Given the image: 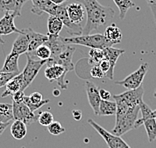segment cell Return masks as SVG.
Returning <instances> with one entry per match:
<instances>
[{
    "label": "cell",
    "mask_w": 156,
    "mask_h": 148,
    "mask_svg": "<svg viewBox=\"0 0 156 148\" xmlns=\"http://www.w3.org/2000/svg\"><path fill=\"white\" fill-rule=\"evenodd\" d=\"M76 2L83 4L87 14V21L82 33L84 35L105 26L115 15L112 7L102 5L97 0H77Z\"/></svg>",
    "instance_id": "cell-1"
},
{
    "label": "cell",
    "mask_w": 156,
    "mask_h": 148,
    "mask_svg": "<svg viewBox=\"0 0 156 148\" xmlns=\"http://www.w3.org/2000/svg\"><path fill=\"white\" fill-rule=\"evenodd\" d=\"M63 41L68 44L74 45H82V46L89 47L90 49H104L107 47L113 46V43L106 39L104 34H87V35H78L63 38Z\"/></svg>",
    "instance_id": "cell-2"
},
{
    "label": "cell",
    "mask_w": 156,
    "mask_h": 148,
    "mask_svg": "<svg viewBox=\"0 0 156 148\" xmlns=\"http://www.w3.org/2000/svg\"><path fill=\"white\" fill-rule=\"evenodd\" d=\"M147 70H148V63H142L136 71L131 73L130 75L125 77L123 80L117 81L116 84L125 87L127 90L137 89V88L143 85V80L145 74L147 73Z\"/></svg>",
    "instance_id": "cell-3"
},
{
    "label": "cell",
    "mask_w": 156,
    "mask_h": 148,
    "mask_svg": "<svg viewBox=\"0 0 156 148\" xmlns=\"http://www.w3.org/2000/svg\"><path fill=\"white\" fill-rule=\"evenodd\" d=\"M88 123L94 128V130L99 133L102 138L105 140L106 144L109 148H131L128 144H127L124 140L121 138V136L114 135L113 133L107 131L105 128L102 127L101 125H99L94 120H92L91 118L88 119Z\"/></svg>",
    "instance_id": "cell-4"
},
{
    "label": "cell",
    "mask_w": 156,
    "mask_h": 148,
    "mask_svg": "<svg viewBox=\"0 0 156 148\" xmlns=\"http://www.w3.org/2000/svg\"><path fill=\"white\" fill-rule=\"evenodd\" d=\"M27 56V55H26ZM47 61L44 60H38V59H34L30 56H27V63L22 72L23 76V85H22V91H24L26 88L33 82L35 77L37 76L39 70L43 66Z\"/></svg>",
    "instance_id": "cell-5"
},
{
    "label": "cell",
    "mask_w": 156,
    "mask_h": 148,
    "mask_svg": "<svg viewBox=\"0 0 156 148\" xmlns=\"http://www.w3.org/2000/svg\"><path fill=\"white\" fill-rule=\"evenodd\" d=\"M12 113L14 120H20L25 123L26 125L32 124L38 120V115H36L28 108L27 105L23 101L12 103Z\"/></svg>",
    "instance_id": "cell-6"
},
{
    "label": "cell",
    "mask_w": 156,
    "mask_h": 148,
    "mask_svg": "<svg viewBox=\"0 0 156 148\" xmlns=\"http://www.w3.org/2000/svg\"><path fill=\"white\" fill-rule=\"evenodd\" d=\"M76 50V46L74 44H68L67 47L63 50L61 53L58 54L57 56H54V57H51L49 60H47V65H52V64H59L63 66L67 71H71L75 66H74L73 62H72V57H73V53L74 51Z\"/></svg>",
    "instance_id": "cell-7"
},
{
    "label": "cell",
    "mask_w": 156,
    "mask_h": 148,
    "mask_svg": "<svg viewBox=\"0 0 156 148\" xmlns=\"http://www.w3.org/2000/svg\"><path fill=\"white\" fill-rule=\"evenodd\" d=\"M68 71L63 67V66L59 64H52V65H47V67L45 69V77L49 81H56L58 84V86L61 89H66L67 88V83L65 80L66 74Z\"/></svg>",
    "instance_id": "cell-8"
},
{
    "label": "cell",
    "mask_w": 156,
    "mask_h": 148,
    "mask_svg": "<svg viewBox=\"0 0 156 148\" xmlns=\"http://www.w3.org/2000/svg\"><path fill=\"white\" fill-rule=\"evenodd\" d=\"M56 17H58L64 24V26L67 29V33H69L72 36H78V35H82L83 33V27L79 25V24H76L72 22L70 20L68 14H67V10L66 7L63 5H58L57 10H56Z\"/></svg>",
    "instance_id": "cell-9"
},
{
    "label": "cell",
    "mask_w": 156,
    "mask_h": 148,
    "mask_svg": "<svg viewBox=\"0 0 156 148\" xmlns=\"http://www.w3.org/2000/svg\"><path fill=\"white\" fill-rule=\"evenodd\" d=\"M15 15L12 13L5 12L4 15L0 19V43L4 44V41L1 38L2 35H9L11 33H21V30L15 26L14 24V18Z\"/></svg>",
    "instance_id": "cell-10"
},
{
    "label": "cell",
    "mask_w": 156,
    "mask_h": 148,
    "mask_svg": "<svg viewBox=\"0 0 156 148\" xmlns=\"http://www.w3.org/2000/svg\"><path fill=\"white\" fill-rule=\"evenodd\" d=\"M85 90H86L88 102H89L92 110L94 111V113L98 115L99 114V105L101 102V97L99 94V88L95 85L93 82L87 80L85 82Z\"/></svg>",
    "instance_id": "cell-11"
},
{
    "label": "cell",
    "mask_w": 156,
    "mask_h": 148,
    "mask_svg": "<svg viewBox=\"0 0 156 148\" xmlns=\"http://www.w3.org/2000/svg\"><path fill=\"white\" fill-rule=\"evenodd\" d=\"M32 9L31 11L35 15L40 16L42 13H48L49 15L55 16L58 5H55L50 0H31Z\"/></svg>",
    "instance_id": "cell-12"
},
{
    "label": "cell",
    "mask_w": 156,
    "mask_h": 148,
    "mask_svg": "<svg viewBox=\"0 0 156 148\" xmlns=\"http://www.w3.org/2000/svg\"><path fill=\"white\" fill-rule=\"evenodd\" d=\"M24 31H25V33L28 36V39H29V46H28L27 53L34 52L39 46L44 45L49 38L48 34H41V33L35 32V31L33 29H31V28L24 29Z\"/></svg>",
    "instance_id": "cell-13"
},
{
    "label": "cell",
    "mask_w": 156,
    "mask_h": 148,
    "mask_svg": "<svg viewBox=\"0 0 156 148\" xmlns=\"http://www.w3.org/2000/svg\"><path fill=\"white\" fill-rule=\"evenodd\" d=\"M65 7L70 20L74 23L81 25L85 17V7L83 4H81L80 2H71L68 3Z\"/></svg>",
    "instance_id": "cell-14"
},
{
    "label": "cell",
    "mask_w": 156,
    "mask_h": 148,
    "mask_svg": "<svg viewBox=\"0 0 156 148\" xmlns=\"http://www.w3.org/2000/svg\"><path fill=\"white\" fill-rule=\"evenodd\" d=\"M28 0H0V10L3 12H9L16 17L21 15L23 5Z\"/></svg>",
    "instance_id": "cell-15"
},
{
    "label": "cell",
    "mask_w": 156,
    "mask_h": 148,
    "mask_svg": "<svg viewBox=\"0 0 156 148\" xmlns=\"http://www.w3.org/2000/svg\"><path fill=\"white\" fill-rule=\"evenodd\" d=\"M28 46H29V39H28L27 34L24 30H21V33L13 42L10 53L20 56L21 54L27 53Z\"/></svg>",
    "instance_id": "cell-16"
},
{
    "label": "cell",
    "mask_w": 156,
    "mask_h": 148,
    "mask_svg": "<svg viewBox=\"0 0 156 148\" xmlns=\"http://www.w3.org/2000/svg\"><path fill=\"white\" fill-rule=\"evenodd\" d=\"M125 50L124 49H117L114 48L113 46L111 47H107V48H104L103 49V54H104V59L108 60L109 63H110V66H111V69H110V73L107 78L112 80L113 79V74H114V68H115V65H116V62L118 60L119 56L122 55Z\"/></svg>",
    "instance_id": "cell-17"
},
{
    "label": "cell",
    "mask_w": 156,
    "mask_h": 148,
    "mask_svg": "<svg viewBox=\"0 0 156 148\" xmlns=\"http://www.w3.org/2000/svg\"><path fill=\"white\" fill-rule=\"evenodd\" d=\"M23 102L27 105L28 108L31 111L35 112L40 107L43 106V105L47 104L49 102V99H43V96H42V94L40 92H33L29 96H26L25 95Z\"/></svg>",
    "instance_id": "cell-18"
},
{
    "label": "cell",
    "mask_w": 156,
    "mask_h": 148,
    "mask_svg": "<svg viewBox=\"0 0 156 148\" xmlns=\"http://www.w3.org/2000/svg\"><path fill=\"white\" fill-rule=\"evenodd\" d=\"M23 85V76L22 73L15 75L11 80H9V82L6 84V88L4 90V92L1 94V97H6L8 95H13L16 92H18L22 89Z\"/></svg>",
    "instance_id": "cell-19"
},
{
    "label": "cell",
    "mask_w": 156,
    "mask_h": 148,
    "mask_svg": "<svg viewBox=\"0 0 156 148\" xmlns=\"http://www.w3.org/2000/svg\"><path fill=\"white\" fill-rule=\"evenodd\" d=\"M18 55H14L9 53L6 56L4 64H3L1 71L3 72H7V73H14L15 75H18L20 74V70L18 67Z\"/></svg>",
    "instance_id": "cell-20"
},
{
    "label": "cell",
    "mask_w": 156,
    "mask_h": 148,
    "mask_svg": "<svg viewBox=\"0 0 156 148\" xmlns=\"http://www.w3.org/2000/svg\"><path fill=\"white\" fill-rule=\"evenodd\" d=\"M10 132L14 139L22 140L27 134V125L20 120H13L10 127Z\"/></svg>",
    "instance_id": "cell-21"
},
{
    "label": "cell",
    "mask_w": 156,
    "mask_h": 148,
    "mask_svg": "<svg viewBox=\"0 0 156 148\" xmlns=\"http://www.w3.org/2000/svg\"><path fill=\"white\" fill-rule=\"evenodd\" d=\"M104 36L106 37V39L109 40L114 44L120 43L122 40V32L120 30V28L118 26H116L115 24H111L105 29Z\"/></svg>",
    "instance_id": "cell-22"
},
{
    "label": "cell",
    "mask_w": 156,
    "mask_h": 148,
    "mask_svg": "<svg viewBox=\"0 0 156 148\" xmlns=\"http://www.w3.org/2000/svg\"><path fill=\"white\" fill-rule=\"evenodd\" d=\"M117 111V105L115 101L111 100H101L99 105L98 116H111L115 115Z\"/></svg>",
    "instance_id": "cell-23"
},
{
    "label": "cell",
    "mask_w": 156,
    "mask_h": 148,
    "mask_svg": "<svg viewBox=\"0 0 156 148\" xmlns=\"http://www.w3.org/2000/svg\"><path fill=\"white\" fill-rule=\"evenodd\" d=\"M64 24L58 17L50 15L47 20V30L49 35H59Z\"/></svg>",
    "instance_id": "cell-24"
},
{
    "label": "cell",
    "mask_w": 156,
    "mask_h": 148,
    "mask_svg": "<svg viewBox=\"0 0 156 148\" xmlns=\"http://www.w3.org/2000/svg\"><path fill=\"white\" fill-rule=\"evenodd\" d=\"M27 56H30L34 59H38V60H44L47 61L51 58V50L47 45H41L39 46L34 52H31V53H26Z\"/></svg>",
    "instance_id": "cell-25"
},
{
    "label": "cell",
    "mask_w": 156,
    "mask_h": 148,
    "mask_svg": "<svg viewBox=\"0 0 156 148\" xmlns=\"http://www.w3.org/2000/svg\"><path fill=\"white\" fill-rule=\"evenodd\" d=\"M152 109L150 108V106L148 104L145 103L144 101L141 102L140 104V112H141V115L142 117L140 119H137L136 122H135V125H134V128H138L139 126H141L143 124V122L147 119L152 118Z\"/></svg>",
    "instance_id": "cell-26"
},
{
    "label": "cell",
    "mask_w": 156,
    "mask_h": 148,
    "mask_svg": "<svg viewBox=\"0 0 156 148\" xmlns=\"http://www.w3.org/2000/svg\"><path fill=\"white\" fill-rule=\"evenodd\" d=\"M116 6L118 7L119 10V18L124 19L126 16L127 11L131 8V7L135 6V3L132 2L131 0H113Z\"/></svg>",
    "instance_id": "cell-27"
},
{
    "label": "cell",
    "mask_w": 156,
    "mask_h": 148,
    "mask_svg": "<svg viewBox=\"0 0 156 148\" xmlns=\"http://www.w3.org/2000/svg\"><path fill=\"white\" fill-rule=\"evenodd\" d=\"M143 125L146 130L148 141L153 142L156 139V119L155 118H149L143 122Z\"/></svg>",
    "instance_id": "cell-28"
},
{
    "label": "cell",
    "mask_w": 156,
    "mask_h": 148,
    "mask_svg": "<svg viewBox=\"0 0 156 148\" xmlns=\"http://www.w3.org/2000/svg\"><path fill=\"white\" fill-rule=\"evenodd\" d=\"M12 120H14L13 113H12V104L6 103L4 107L0 108V122L9 123Z\"/></svg>",
    "instance_id": "cell-29"
},
{
    "label": "cell",
    "mask_w": 156,
    "mask_h": 148,
    "mask_svg": "<svg viewBox=\"0 0 156 148\" xmlns=\"http://www.w3.org/2000/svg\"><path fill=\"white\" fill-rule=\"evenodd\" d=\"M37 121L39 122L40 125L46 126V127H47L48 125H50L51 123L54 121V118H53V114L50 113L49 111H42L38 115Z\"/></svg>",
    "instance_id": "cell-30"
},
{
    "label": "cell",
    "mask_w": 156,
    "mask_h": 148,
    "mask_svg": "<svg viewBox=\"0 0 156 148\" xmlns=\"http://www.w3.org/2000/svg\"><path fill=\"white\" fill-rule=\"evenodd\" d=\"M47 129L50 134L52 135H60L63 132H65V128L61 125V123L58 121H53L50 125L47 126Z\"/></svg>",
    "instance_id": "cell-31"
},
{
    "label": "cell",
    "mask_w": 156,
    "mask_h": 148,
    "mask_svg": "<svg viewBox=\"0 0 156 148\" xmlns=\"http://www.w3.org/2000/svg\"><path fill=\"white\" fill-rule=\"evenodd\" d=\"M105 76H106L105 73L102 71L98 64L91 65V67L89 69V77H94V78L101 79V78H103V77H105Z\"/></svg>",
    "instance_id": "cell-32"
},
{
    "label": "cell",
    "mask_w": 156,
    "mask_h": 148,
    "mask_svg": "<svg viewBox=\"0 0 156 148\" xmlns=\"http://www.w3.org/2000/svg\"><path fill=\"white\" fill-rule=\"evenodd\" d=\"M14 76H15L14 73H7L0 70V88L6 86V84L9 82V80H11Z\"/></svg>",
    "instance_id": "cell-33"
},
{
    "label": "cell",
    "mask_w": 156,
    "mask_h": 148,
    "mask_svg": "<svg viewBox=\"0 0 156 148\" xmlns=\"http://www.w3.org/2000/svg\"><path fill=\"white\" fill-rule=\"evenodd\" d=\"M99 67L101 68V70L105 73L106 77H108L109 73H110V69H111V66H110V63H109L108 60H106V59H102V60L98 63Z\"/></svg>",
    "instance_id": "cell-34"
},
{
    "label": "cell",
    "mask_w": 156,
    "mask_h": 148,
    "mask_svg": "<svg viewBox=\"0 0 156 148\" xmlns=\"http://www.w3.org/2000/svg\"><path fill=\"white\" fill-rule=\"evenodd\" d=\"M145 1H146L147 5L150 7L151 12L153 14V17H154L155 25H156V0H145Z\"/></svg>",
    "instance_id": "cell-35"
},
{
    "label": "cell",
    "mask_w": 156,
    "mask_h": 148,
    "mask_svg": "<svg viewBox=\"0 0 156 148\" xmlns=\"http://www.w3.org/2000/svg\"><path fill=\"white\" fill-rule=\"evenodd\" d=\"M24 97H25V93H24V91L20 90L18 92H16L15 94L12 95V100L15 102H21V101H23Z\"/></svg>",
    "instance_id": "cell-36"
},
{
    "label": "cell",
    "mask_w": 156,
    "mask_h": 148,
    "mask_svg": "<svg viewBox=\"0 0 156 148\" xmlns=\"http://www.w3.org/2000/svg\"><path fill=\"white\" fill-rule=\"evenodd\" d=\"M99 94H100L101 100H110L112 97L111 93L106 89H99Z\"/></svg>",
    "instance_id": "cell-37"
},
{
    "label": "cell",
    "mask_w": 156,
    "mask_h": 148,
    "mask_svg": "<svg viewBox=\"0 0 156 148\" xmlns=\"http://www.w3.org/2000/svg\"><path fill=\"white\" fill-rule=\"evenodd\" d=\"M72 116L76 121H79L82 118V112H81V110H78V109H74L72 111Z\"/></svg>",
    "instance_id": "cell-38"
},
{
    "label": "cell",
    "mask_w": 156,
    "mask_h": 148,
    "mask_svg": "<svg viewBox=\"0 0 156 148\" xmlns=\"http://www.w3.org/2000/svg\"><path fill=\"white\" fill-rule=\"evenodd\" d=\"M10 124L9 123H3V122H0V136L2 135V133L5 131V129L8 127V125Z\"/></svg>",
    "instance_id": "cell-39"
},
{
    "label": "cell",
    "mask_w": 156,
    "mask_h": 148,
    "mask_svg": "<svg viewBox=\"0 0 156 148\" xmlns=\"http://www.w3.org/2000/svg\"><path fill=\"white\" fill-rule=\"evenodd\" d=\"M52 3H54L55 5H62L63 3H65L68 0H50Z\"/></svg>",
    "instance_id": "cell-40"
},
{
    "label": "cell",
    "mask_w": 156,
    "mask_h": 148,
    "mask_svg": "<svg viewBox=\"0 0 156 148\" xmlns=\"http://www.w3.org/2000/svg\"><path fill=\"white\" fill-rule=\"evenodd\" d=\"M53 95H55V96H58V95L60 94V91L59 90H57V89H54L53 90Z\"/></svg>",
    "instance_id": "cell-41"
},
{
    "label": "cell",
    "mask_w": 156,
    "mask_h": 148,
    "mask_svg": "<svg viewBox=\"0 0 156 148\" xmlns=\"http://www.w3.org/2000/svg\"><path fill=\"white\" fill-rule=\"evenodd\" d=\"M152 118H155L156 119V109L152 111Z\"/></svg>",
    "instance_id": "cell-42"
},
{
    "label": "cell",
    "mask_w": 156,
    "mask_h": 148,
    "mask_svg": "<svg viewBox=\"0 0 156 148\" xmlns=\"http://www.w3.org/2000/svg\"><path fill=\"white\" fill-rule=\"evenodd\" d=\"M6 105V103H0V108H2V107H4Z\"/></svg>",
    "instance_id": "cell-43"
},
{
    "label": "cell",
    "mask_w": 156,
    "mask_h": 148,
    "mask_svg": "<svg viewBox=\"0 0 156 148\" xmlns=\"http://www.w3.org/2000/svg\"><path fill=\"white\" fill-rule=\"evenodd\" d=\"M153 95H154V97L156 98V89H155V91H154V93H153Z\"/></svg>",
    "instance_id": "cell-44"
},
{
    "label": "cell",
    "mask_w": 156,
    "mask_h": 148,
    "mask_svg": "<svg viewBox=\"0 0 156 148\" xmlns=\"http://www.w3.org/2000/svg\"><path fill=\"white\" fill-rule=\"evenodd\" d=\"M72 1H73V2H76V1H77V0H72Z\"/></svg>",
    "instance_id": "cell-45"
}]
</instances>
